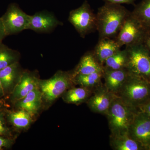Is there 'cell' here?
I'll use <instances>...</instances> for the list:
<instances>
[{
    "label": "cell",
    "instance_id": "obj_1",
    "mask_svg": "<svg viewBox=\"0 0 150 150\" xmlns=\"http://www.w3.org/2000/svg\"><path fill=\"white\" fill-rule=\"evenodd\" d=\"M130 13L119 4L106 2L100 7L96 14L99 38H115Z\"/></svg>",
    "mask_w": 150,
    "mask_h": 150
},
{
    "label": "cell",
    "instance_id": "obj_2",
    "mask_svg": "<svg viewBox=\"0 0 150 150\" xmlns=\"http://www.w3.org/2000/svg\"><path fill=\"white\" fill-rule=\"evenodd\" d=\"M138 111L115 94L106 115L111 135L128 133Z\"/></svg>",
    "mask_w": 150,
    "mask_h": 150
},
{
    "label": "cell",
    "instance_id": "obj_3",
    "mask_svg": "<svg viewBox=\"0 0 150 150\" xmlns=\"http://www.w3.org/2000/svg\"><path fill=\"white\" fill-rule=\"evenodd\" d=\"M116 95L132 107L138 108L150 100V82L129 74Z\"/></svg>",
    "mask_w": 150,
    "mask_h": 150
},
{
    "label": "cell",
    "instance_id": "obj_4",
    "mask_svg": "<svg viewBox=\"0 0 150 150\" xmlns=\"http://www.w3.org/2000/svg\"><path fill=\"white\" fill-rule=\"evenodd\" d=\"M128 55L126 69L129 74L150 82V53L142 43L126 47Z\"/></svg>",
    "mask_w": 150,
    "mask_h": 150
},
{
    "label": "cell",
    "instance_id": "obj_5",
    "mask_svg": "<svg viewBox=\"0 0 150 150\" xmlns=\"http://www.w3.org/2000/svg\"><path fill=\"white\" fill-rule=\"evenodd\" d=\"M72 82L71 75L60 71L48 79L38 80V86L43 98L51 102L64 93Z\"/></svg>",
    "mask_w": 150,
    "mask_h": 150
},
{
    "label": "cell",
    "instance_id": "obj_6",
    "mask_svg": "<svg viewBox=\"0 0 150 150\" xmlns=\"http://www.w3.org/2000/svg\"><path fill=\"white\" fill-rule=\"evenodd\" d=\"M69 20L83 38L96 30V14L94 13L87 1L79 7L70 12Z\"/></svg>",
    "mask_w": 150,
    "mask_h": 150
},
{
    "label": "cell",
    "instance_id": "obj_7",
    "mask_svg": "<svg viewBox=\"0 0 150 150\" xmlns=\"http://www.w3.org/2000/svg\"><path fill=\"white\" fill-rule=\"evenodd\" d=\"M146 29L131 12L123 23L114 39L121 47L142 43Z\"/></svg>",
    "mask_w": 150,
    "mask_h": 150
},
{
    "label": "cell",
    "instance_id": "obj_8",
    "mask_svg": "<svg viewBox=\"0 0 150 150\" xmlns=\"http://www.w3.org/2000/svg\"><path fill=\"white\" fill-rule=\"evenodd\" d=\"M30 17V16L25 13L16 4H11L1 17L6 35L28 29Z\"/></svg>",
    "mask_w": 150,
    "mask_h": 150
},
{
    "label": "cell",
    "instance_id": "obj_9",
    "mask_svg": "<svg viewBox=\"0 0 150 150\" xmlns=\"http://www.w3.org/2000/svg\"><path fill=\"white\" fill-rule=\"evenodd\" d=\"M128 133L144 149L150 150V116L149 115L138 110Z\"/></svg>",
    "mask_w": 150,
    "mask_h": 150
},
{
    "label": "cell",
    "instance_id": "obj_10",
    "mask_svg": "<svg viewBox=\"0 0 150 150\" xmlns=\"http://www.w3.org/2000/svg\"><path fill=\"white\" fill-rule=\"evenodd\" d=\"M114 94L104 85L98 86L93 95L88 100V105L93 112L106 115Z\"/></svg>",
    "mask_w": 150,
    "mask_h": 150
},
{
    "label": "cell",
    "instance_id": "obj_11",
    "mask_svg": "<svg viewBox=\"0 0 150 150\" xmlns=\"http://www.w3.org/2000/svg\"><path fill=\"white\" fill-rule=\"evenodd\" d=\"M59 25H61V23L53 15L46 13H38L30 16L28 29L36 32H47Z\"/></svg>",
    "mask_w": 150,
    "mask_h": 150
},
{
    "label": "cell",
    "instance_id": "obj_12",
    "mask_svg": "<svg viewBox=\"0 0 150 150\" xmlns=\"http://www.w3.org/2000/svg\"><path fill=\"white\" fill-rule=\"evenodd\" d=\"M121 48L115 39L99 38L95 47L93 54L98 62L103 66L105 61L121 50Z\"/></svg>",
    "mask_w": 150,
    "mask_h": 150
},
{
    "label": "cell",
    "instance_id": "obj_13",
    "mask_svg": "<svg viewBox=\"0 0 150 150\" xmlns=\"http://www.w3.org/2000/svg\"><path fill=\"white\" fill-rule=\"evenodd\" d=\"M129 75V73L126 69L112 70L104 68L103 78L105 79L104 86L109 91L116 94Z\"/></svg>",
    "mask_w": 150,
    "mask_h": 150
},
{
    "label": "cell",
    "instance_id": "obj_14",
    "mask_svg": "<svg viewBox=\"0 0 150 150\" xmlns=\"http://www.w3.org/2000/svg\"><path fill=\"white\" fill-rule=\"evenodd\" d=\"M38 80L33 75L28 72L23 73L14 89L13 96L18 101L35 88H38Z\"/></svg>",
    "mask_w": 150,
    "mask_h": 150
},
{
    "label": "cell",
    "instance_id": "obj_15",
    "mask_svg": "<svg viewBox=\"0 0 150 150\" xmlns=\"http://www.w3.org/2000/svg\"><path fill=\"white\" fill-rule=\"evenodd\" d=\"M104 67L98 62L93 53L88 52L81 59L80 62L71 74L72 78L78 74L88 75L103 72Z\"/></svg>",
    "mask_w": 150,
    "mask_h": 150
},
{
    "label": "cell",
    "instance_id": "obj_16",
    "mask_svg": "<svg viewBox=\"0 0 150 150\" xmlns=\"http://www.w3.org/2000/svg\"><path fill=\"white\" fill-rule=\"evenodd\" d=\"M42 98V93L38 88L30 91L22 99L18 100L17 105L21 109L25 110L32 115L36 113L40 109Z\"/></svg>",
    "mask_w": 150,
    "mask_h": 150
},
{
    "label": "cell",
    "instance_id": "obj_17",
    "mask_svg": "<svg viewBox=\"0 0 150 150\" xmlns=\"http://www.w3.org/2000/svg\"><path fill=\"white\" fill-rule=\"evenodd\" d=\"M110 144L115 150H140L144 149L141 145L133 139L129 133L110 136Z\"/></svg>",
    "mask_w": 150,
    "mask_h": 150
},
{
    "label": "cell",
    "instance_id": "obj_18",
    "mask_svg": "<svg viewBox=\"0 0 150 150\" xmlns=\"http://www.w3.org/2000/svg\"><path fill=\"white\" fill-rule=\"evenodd\" d=\"M90 88L81 86L67 91L64 93L63 99L68 103L79 105L87 101L91 93Z\"/></svg>",
    "mask_w": 150,
    "mask_h": 150
},
{
    "label": "cell",
    "instance_id": "obj_19",
    "mask_svg": "<svg viewBox=\"0 0 150 150\" xmlns=\"http://www.w3.org/2000/svg\"><path fill=\"white\" fill-rule=\"evenodd\" d=\"M103 71L88 75L78 74L72 78L73 82L81 87L91 88L100 85Z\"/></svg>",
    "mask_w": 150,
    "mask_h": 150
},
{
    "label": "cell",
    "instance_id": "obj_20",
    "mask_svg": "<svg viewBox=\"0 0 150 150\" xmlns=\"http://www.w3.org/2000/svg\"><path fill=\"white\" fill-rule=\"evenodd\" d=\"M131 13L146 29L150 28V0H143Z\"/></svg>",
    "mask_w": 150,
    "mask_h": 150
},
{
    "label": "cell",
    "instance_id": "obj_21",
    "mask_svg": "<svg viewBox=\"0 0 150 150\" xmlns=\"http://www.w3.org/2000/svg\"><path fill=\"white\" fill-rule=\"evenodd\" d=\"M128 55L126 48L120 50L105 62L103 67L112 70H119L126 69Z\"/></svg>",
    "mask_w": 150,
    "mask_h": 150
},
{
    "label": "cell",
    "instance_id": "obj_22",
    "mask_svg": "<svg viewBox=\"0 0 150 150\" xmlns=\"http://www.w3.org/2000/svg\"><path fill=\"white\" fill-rule=\"evenodd\" d=\"M19 64L16 62L8 67L0 70V80L5 89L12 85L18 74Z\"/></svg>",
    "mask_w": 150,
    "mask_h": 150
},
{
    "label": "cell",
    "instance_id": "obj_23",
    "mask_svg": "<svg viewBox=\"0 0 150 150\" xmlns=\"http://www.w3.org/2000/svg\"><path fill=\"white\" fill-rule=\"evenodd\" d=\"M31 114L23 109L12 112L9 115L11 122L19 129L27 128L31 122Z\"/></svg>",
    "mask_w": 150,
    "mask_h": 150
},
{
    "label": "cell",
    "instance_id": "obj_24",
    "mask_svg": "<svg viewBox=\"0 0 150 150\" xmlns=\"http://www.w3.org/2000/svg\"><path fill=\"white\" fill-rule=\"evenodd\" d=\"M16 51L0 44V70L17 62Z\"/></svg>",
    "mask_w": 150,
    "mask_h": 150
},
{
    "label": "cell",
    "instance_id": "obj_25",
    "mask_svg": "<svg viewBox=\"0 0 150 150\" xmlns=\"http://www.w3.org/2000/svg\"><path fill=\"white\" fill-rule=\"evenodd\" d=\"M142 43L150 53V28L146 30Z\"/></svg>",
    "mask_w": 150,
    "mask_h": 150
},
{
    "label": "cell",
    "instance_id": "obj_26",
    "mask_svg": "<svg viewBox=\"0 0 150 150\" xmlns=\"http://www.w3.org/2000/svg\"><path fill=\"white\" fill-rule=\"evenodd\" d=\"M139 111L145 112L150 116V100L138 108Z\"/></svg>",
    "mask_w": 150,
    "mask_h": 150
},
{
    "label": "cell",
    "instance_id": "obj_27",
    "mask_svg": "<svg viewBox=\"0 0 150 150\" xmlns=\"http://www.w3.org/2000/svg\"><path fill=\"white\" fill-rule=\"evenodd\" d=\"M106 2L112 3V4H133L135 0H105Z\"/></svg>",
    "mask_w": 150,
    "mask_h": 150
},
{
    "label": "cell",
    "instance_id": "obj_28",
    "mask_svg": "<svg viewBox=\"0 0 150 150\" xmlns=\"http://www.w3.org/2000/svg\"><path fill=\"white\" fill-rule=\"evenodd\" d=\"M6 36L7 35L6 34L5 30L4 27L1 19L0 18V44L1 43L2 41Z\"/></svg>",
    "mask_w": 150,
    "mask_h": 150
},
{
    "label": "cell",
    "instance_id": "obj_29",
    "mask_svg": "<svg viewBox=\"0 0 150 150\" xmlns=\"http://www.w3.org/2000/svg\"><path fill=\"white\" fill-rule=\"evenodd\" d=\"M11 142L9 140L0 137V149L10 145Z\"/></svg>",
    "mask_w": 150,
    "mask_h": 150
},
{
    "label": "cell",
    "instance_id": "obj_30",
    "mask_svg": "<svg viewBox=\"0 0 150 150\" xmlns=\"http://www.w3.org/2000/svg\"><path fill=\"white\" fill-rule=\"evenodd\" d=\"M6 132V128L3 122L2 119L0 117V135L4 134Z\"/></svg>",
    "mask_w": 150,
    "mask_h": 150
},
{
    "label": "cell",
    "instance_id": "obj_31",
    "mask_svg": "<svg viewBox=\"0 0 150 150\" xmlns=\"http://www.w3.org/2000/svg\"><path fill=\"white\" fill-rule=\"evenodd\" d=\"M4 87L1 81L0 80V95L3 94V92H4Z\"/></svg>",
    "mask_w": 150,
    "mask_h": 150
}]
</instances>
